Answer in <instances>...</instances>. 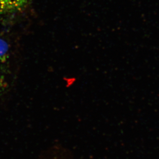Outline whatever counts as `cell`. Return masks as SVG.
Masks as SVG:
<instances>
[{
	"label": "cell",
	"instance_id": "6da1fadb",
	"mask_svg": "<svg viewBox=\"0 0 159 159\" xmlns=\"http://www.w3.org/2000/svg\"><path fill=\"white\" fill-rule=\"evenodd\" d=\"M7 63L0 62V106L11 93L15 80Z\"/></svg>",
	"mask_w": 159,
	"mask_h": 159
},
{
	"label": "cell",
	"instance_id": "7a4b0ae2",
	"mask_svg": "<svg viewBox=\"0 0 159 159\" xmlns=\"http://www.w3.org/2000/svg\"><path fill=\"white\" fill-rule=\"evenodd\" d=\"M30 0H0V16L15 14L23 11Z\"/></svg>",
	"mask_w": 159,
	"mask_h": 159
},
{
	"label": "cell",
	"instance_id": "3957f363",
	"mask_svg": "<svg viewBox=\"0 0 159 159\" xmlns=\"http://www.w3.org/2000/svg\"><path fill=\"white\" fill-rule=\"evenodd\" d=\"M9 45L3 38L0 37V62L7 63L9 57Z\"/></svg>",
	"mask_w": 159,
	"mask_h": 159
}]
</instances>
